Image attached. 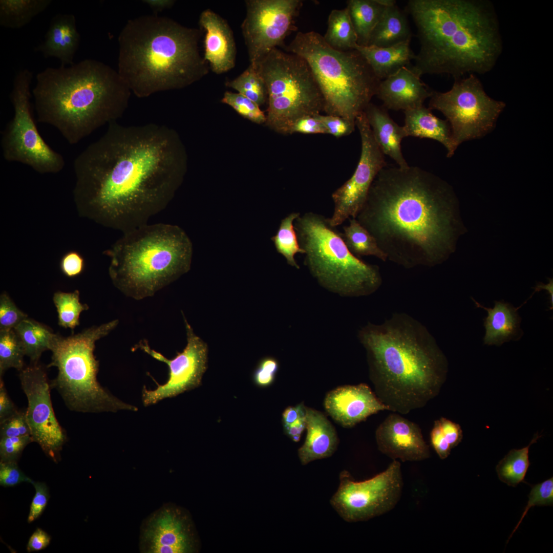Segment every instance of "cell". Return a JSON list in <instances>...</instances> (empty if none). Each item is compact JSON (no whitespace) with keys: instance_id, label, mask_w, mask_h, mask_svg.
<instances>
[{"instance_id":"ffe728a7","label":"cell","mask_w":553,"mask_h":553,"mask_svg":"<svg viewBox=\"0 0 553 553\" xmlns=\"http://www.w3.org/2000/svg\"><path fill=\"white\" fill-rule=\"evenodd\" d=\"M375 439L378 450L392 460L419 461L430 457L419 426L397 413L389 414L378 426Z\"/></svg>"},{"instance_id":"9f6ffc18","label":"cell","mask_w":553,"mask_h":553,"mask_svg":"<svg viewBox=\"0 0 553 553\" xmlns=\"http://www.w3.org/2000/svg\"><path fill=\"white\" fill-rule=\"evenodd\" d=\"M306 416V406L301 403L295 406H290L285 409L282 414L284 427L288 426L297 420Z\"/></svg>"},{"instance_id":"74e56055","label":"cell","mask_w":553,"mask_h":553,"mask_svg":"<svg viewBox=\"0 0 553 553\" xmlns=\"http://www.w3.org/2000/svg\"><path fill=\"white\" fill-rule=\"evenodd\" d=\"M430 437L432 446L439 457L444 459L461 442L463 432L459 424L442 417L434 421Z\"/></svg>"},{"instance_id":"f907efd6","label":"cell","mask_w":553,"mask_h":553,"mask_svg":"<svg viewBox=\"0 0 553 553\" xmlns=\"http://www.w3.org/2000/svg\"><path fill=\"white\" fill-rule=\"evenodd\" d=\"M31 484L34 487L35 494L30 505L28 523L32 522L41 515L50 498L49 489L45 483L33 481Z\"/></svg>"},{"instance_id":"ab89813d","label":"cell","mask_w":553,"mask_h":553,"mask_svg":"<svg viewBox=\"0 0 553 553\" xmlns=\"http://www.w3.org/2000/svg\"><path fill=\"white\" fill-rule=\"evenodd\" d=\"M226 85L238 92L259 106L267 99L265 82L257 68L249 65L238 77L226 83Z\"/></svg>"},{"instance_id":"83f0119b","label":"cell","mask_w":553,"mask_h":553,"mask_svg":"<svg viewBox=\"0 0 553 553\" xmlns=\"http://www.w3.org/2000/svg\"><path fill=\"white\" fill-rule=\"evenodd\" d=\"M477 307H480L487 312L484 319L485 334L483 338L484 344L500 346L511 340L519 339L523 332L520 329L521 318L517 310L509 303L503 301L495 302L494 308L485 307L475 301Z\"/></svg>"},{"instance_id":"5bb4252c","label":"cell","mask_w":553,"mask_h":553,"mask_svg":"<svg viewBox=\"0 0 553 553\" xmlns=\"http://www.w3.org/2000/svg\"><path fill=\"white\" fill-rule=\"evenodd\" d=\"M338 487L330 503L348 522L365 521L386 514L399 501L403 480L401 464L393 460L383 472L364 481L354 480L350 473L339 474Z\"/></svg>"},{"instance_id":"44dd1931","label":"cell","mask_w":553,"mask_h":553,"mask_svg":"<svg viewBox=\"0 0 553 553\" xmlns=\"http://www.w3.org/2000/svg\"><path fill=\"white\" fill-rule=\"evenodd\" d=\"M327 413L345 428H352L380 411H389L366 384L338 387L326 395Z\"/></svg>"},{"instance_id":"d4e9b609","label":"cell","mask_w":553,"mask_h":553,"mask_svg":"<svg viewBox=\"0 0 553 553\" xmlns=\"http://www.w3.org/2000/svg\"><path fill=\"white\" fill-rule=\"evenodd\" d=\"M306 438L298 450L299 458L303 465L331 456L338 444L334 427L322 412L306 407Z\"/></svg>"},{"instance_id":"ee69618b","label":"cell","mask_w":553,"mask_h":553,"mask_svg":"<svg viewBox=\"0 0 553 553\" xmlns=\"http://www.w3.org/2000/svg\"><path fill=\"white\" fill-rule=\"evenodd\" d=\"M28 317L4 292L0 295V330L14 329Z\"/></svg>"},{"instance_id":"11a10c76","label":"cell","mask_w":553,"mask_h":553,"mask_svg":"<svg viewBox=\"0 0 553 553\" xmlns=\"http://www.w3.org/2000/svg\"><path fill=\"white\" fill-rule=\"evenodd\" d=\"M18 410L8 396L4 382L0 378V422L15 414Z\"/></svg>"},{"instance_id":"e0dca14e","label":"cell","mask_w":553,"mask_h":553,"mask_svg":"<svg viewBox=\"0 0 553 553\" xmlns=\"http://www.w3.org/2000/svg\"><path fill=\"white\" fill-rule=\"evenodd\" d=\"M19 378L28 400L26 416L33 442L37 443L46 455L56 462L59 460L66 435L54 412L51 382L38 364L23 368Z\"/></svg>"},{"instance_id":"3957f363","label":"cell","mask_w":553,"mask_h":553,"mask_svg":"<svg viewBox=\"0 0 553 553\" xmlns=\"http://www.w3.org/2000/svg\"><path fill=\"white\" fill-rule=\"evenodd\" d=\"M375 393L389 411L405 415L439 394L448 371L443 353L427 328L405 313L358 332Z\"/></svg>"},{"instance_id":"681fc988","label":"cell","mask_w":553,"mask_h":553,"mask_svg":"<svg viewBox=\"0 0 553 553\" xmlns=\"http://www.w3.org/2000/svg\"><path fill=\"white\" fill-rule=\"evenodd\" d=\"M279 368V364L275 358L272 357L263 358L254 372L255 383L260 387L269 386L274 382Z\"/></svg>"},{"instance_id":"4316f807","label":"cell","mask_w":553,"mask_h":553,"mask_svg":"<svg viewBox=\"0 0 553 553\" xmlns=\"http://www.w3.org/2000/svg\"><path fill=\"white\" fill-rule=\"evenodd\" d=\"M403 126L407 137L429 138L443 144L447 150V157H451L456 150L450 125L446 120L435 116L423 105L404 111Z\"/></svg>"},{"instance_id":"b9f144b4","label":"cell","mask_w":553,"mask_h":553,"mask_svg":"<svg viewBox=\"0 0 553 553\" xmlns=\"http://www.w3.org/2000/svg\"><path fill=\"white\" fill-rule=\"evenodd\" d=\"M221 102L229 105L241 116L253 122L261 124L266 121V116L260 106L239 93L225 92Z\"/></svg>"},{"instance_id":"4fadbf2b","label":"cell","mask_w":553,"mask_h":553,"mask_svg":"<svg viewBox=\"0 0 553 553\" xmlns=\"http://www.w3.org/2000/svg\"><path fill=\"white\" fill-rule=\"evenodd\" d=\"M429 109L441 112L449 122L456 148L494 130L505 103L491 98L474 74L455 79L447 92L433 91Z\"/></svg>"},{"instance_id":"db71d44e","label":"cell","mask_w":553,"mask_h":553,"mask_svg":"<svg viewBox=\"0 0 553 553\" xmlns=\"http://www.w3.org/2000/svg\"><path fill=\"white\" fill-rule=\"evenodd\" d=\"M51 537L40 528H37L30 537L27 545L28 552L37 551L44 549L50 543Z\"/></svg>"},{"instance_id":"7402d4cb","label":"cell","mask_w":553,"mask_h":553,"mask_svg":"<svg viewBox=\"0 0 553 553\" xmlns=\"http://www.w3.org/2000/svg\"><path fill=\"white\" fill-rule=\"evenodd\" d=\"M199 24L205 31L204 58L216 74L234 68L237 54L233 32L227 22L210 9L200 14Z\"/></svg>"},{"instance_id":"f1b7e54d","label":"cell","mask_w":553,"mask_h":553,"mask_svg":"<svg viewBox=\"0 0 553 553\" xmlns=\"http://www.w3.org/2000/svg\"><path fill=\"white\" fill-rule=\"evenodd\" d=\"M411 40H407L386 47L359 46L358 51L380 80L394 74L403 67H410L415 58L410 47Z\"/></svg>"},{"instance_id":"bcb514c9","label":"cell","mask_w":553,"mask_h":553,"mask_svg":"<svg viewBox=\"0 0 553 553\" xmlns=\"http://www.w3.org/2000/svg\"><path fill=\"white\" fill-rule=\"evenodd\" d=\"M1 437H22L30 435L26 411H18L15 414L0 422Z\"/></svg>"},{"instance_id":"4dcf8cb0","label":"cell","mask_w":553,"mask_h":553,"mask_svg":"<svg viewBox=\"0 0 553 553\" xmlns=\"http://www.w3.org/2000/svg\"><path fill=\"white\" fill-rule=\"evenodd\" d=\"M347 4L357 36V45L368 46L371 35L386 7L377 0H349Z\"/></svg>"},{"instance_id":"d590c367","label":"cell","mask_w":553,"mask_h":553,"mask_svg":"<svg viewBox=\"0 0 553 553\" xmlns=\"http://www.w3.org/2000/svg\"><path fill=\"white\" fill-rule=\"evenodd\" d=\"M541 437L536 433L529 444L520 449H512L502 459L496 470L499 479L509 486H516L524 481L530 465L529 450L530 445L537 442Z\"/></svg>"},{"instance_id":"f546056e","label":"cell","mask_w":553,"mask_h":553,"mask_svg":"<svg viewBox=\"0 0 553 553\" xmlns=\"http://www.w3.org/2000/svg\"><path fill=\"white\" fill-rule=\"evenodd\" d=\"M407 14L396 4L385 7L368 46L386 47L411 40L412 34Z\"/></svg>"},{"instance_id":"484cf974","label":"cell","mask_w":553,"mask_h":553,"mask_svg":"<svg viewBox=\"0 0 553 553\" xmlns=\"http://www.w3.org/2000/svg\"><path fill=\"white\" fill-rule=\"evenodd\" d=\"M364 112L374 138L383 154L394 160L398 167H409L401 149V141L407 137L403 126L398 125L384 107L370 102Z\"/></svg>"},{"instance_id":"277c9868","label":"cell","mask_w":553,"mask_h":553,"mask_svg":"<svg viewBox=\"0 0 553 553\" xmlns=\"http://www.w3.org/2000/svg\"><path fill=\"white\" fill-rule=\"evenodd\" d=\"M405 11L417 29L420 49L411 68L420 77L485 74L502 53L499 22L488 1L409 0Z\"/></svg>"},{"instance_id":"6f0895ef","label":"cell","mask_w":553,"mask_h":553,"mask_svg":"<svg viewBox=\"0 0 553 553\" xmlns=\"http://www.w3.org/2000/svg\"><path fill=\"white\" fill-rule=\"evenodd\" d=\"M306 416L290 425L284 427L286 435L294 442L300 440L303 432L306 429Z\"/></svg>"},{"instance_id":"7c38bea8","label":"cell","mask_w":553,"mask_h":553,"mask_svg":"<svg viewBox=\"0 0 553 553\" xmlns=\"http://www.w3.org/2000/svg\"><path fill=\"white\" fill-rule=\"evenodd\" d=\"M33 78L28 69L15 74L10 100L14 115L2 134L3 156L8 162L21 163L40 174H55L64 168L63 156L44 140L37 128L30 103Z\"/></svg>"},{"instance_id":"91938a15","label":"cell","mask_w":553,"mask_h":553,"mask_svg":"<svg viewBox=\"0 0 553 553\" xmlns=\"http://www.w3.org/2000/svg\"><path fill=\"white\" fill-rule=\"evenodd\" d=\"M549 283L548 284H547V285H545V284H543L542 283H537V285L536 287H535L534 292H535L536 291H540V290H541L542 289H544L547 290L548 291V292H549V293L550 294V300H551V303L552 304V299H553V295H553V293H552L553 281H552V279H549Z\"/></svg>"},{"instance_id":"7dc6e473","label":"cell","mask_w":553,"mask_h":553,"mask_svg":"<svg viewBox=\"0 0 553 553\" xmlns=\"http://www.w3.org/2000/svg\"><path fill=\"white\" fill-rule=\"evenodd\" d=\"M33 481L19 468L16 461L0 460V485L4 487L15 486L22 482Z\"/></svg>"},{"instance_id":"8992f818","label":"cell","mask_w":553,"mask_h":553,"mask_svg":"<svg viewBox=\"0 0 553 553\" xmlns=\"http://www.w3.org/2000/svg\"><path fill=\"white\" fill-rule=\"evenodd\" d=\"M201 35L157 14L130 19L118 37L117 72L138 97L185 88L208 73L199 50Z\"/></svg>"},{"instance_id":"52a82bcc","label":"cell","mask_w":553,"mask_h":553,"mask_svg":"<svg viewBox=\"0 0 553 553\" xmlns=\"http://www.w3.org/2000/svg\"><path fill=\"white\" fill-rule=\"evenodd\" d=\"M114 285L135 299L150 296L190 269L193 245L175 225L145 224L123 233L104 252Z\"/></svg>"},{"instance_id":"30bf717a","label":"cell","mask_w":553,"mask_h":553,"mask_svg":"<svg viewBox=\"0 0 553 553\" xmlns=\"http://www.w3.org/2000/svg\"><path fill=\"white\" fill-rule=\"evenodd\" d=\"M117 324L116 320L67 337L56 335L50 349L52 355L48 367H56L58 374L51 386L57 390L70 410L83 413L137 410L110 393L97 379L99 364L94 354L95 343Z\"/></svg>"},{"instance_id":"7bdbcfd3","label":"cell","mask_w":553,"mask_h":553,"mask_svg":"<svg viewBox=\"0 0 553 553\" xmlns=\"http://www.w3.org/2000/svg\"><path fill=\"white\" fill-rule=\"evenodd\" d=\"M553 504V477L531 486L528 496V501L520 519L511 534L508 540L520 525L528 510L536 505H552Z\"/></svg>"},{"instance_id":"9c48e42d","label":"cell","mask_w":553,"mask_h":553,"mask_svg":"<svg viewBox=\"0 0 553 553\" xmlns=\"http://www.w3.org/2000/svg\"><path fill=\"white\" fill-rule=\"evenodd\" d=\"M304 263L323 288L343 296H366L382 284L378 266L354 256L329 218L312 211L301 214L294 222Z\"/></svg>"},{"instance_id":"cb8c5ba5","label":"cell","mask_w":553,"mask_h":553,"mask_svg":"<svg viewBox=\"0 0 553 553\" xmlns=\"http://www.w3.org/2000/svg\"><path fill=\"white\" fill-rule=\"evenodd\" d=\"M80 41L74 15L59 13L52 17L44 41L34 48V51L41 53L45 58H56L60 66H69L74 63Z\"/></svg>"},{"instance_id":"7a4b0ae2","label":"cell","mask_w":553,"mask_h":553,"mask_svg":"<svg viewBox=\"0 0 553 553\" xmlns=\"http://www.w3.org/2000/svg\"><path fill=\"white\" fill-rule=\"evenodd\" d=\"M356 219L387 260L407 269L441 264L467 231L453 187L416 166L381 169Z\"/></svg>"},{"instance_id":"60d3db41","label":"cell","mask_w":553,"mask_h":553,"mask_svg":"<svg viewBox=\"0 0 553 553\" xmlns=\"http://www.w3.org/2000/svg\"><path fill=\"white\" fill-rule=\"evenodd\" d=\"M26 355L22 343L13 329L0 330V376L10 368L21 371Z\"/></svg>"},{"instance_id":"8d00e7d4","label":"cell","mask_w":553,"mask_h":553,"mask_svg":"<svg viewBox=\"0 0 553 553\" xmlns=\"http://www.w3.org/2000/svg\"><path fill=\"white\" fill-rule=\"evenodd\" d=\"M300 215V212H292L283 219L276 234L271 238L277 252L284 257L288 264L297 269L300 267L295 256L305 252L300 247L294 227V222Z\"/></svg>"},{"instance_id":"f35d334b","label":"cell","mask_w":553,"mask_h":553,"mask_svg":"<svg viewBox=\"0 0 553 553\" xmlns=\"http://www.w3.org/2000/svg\"><path fill=\"white\" fill-rule=\"evenodd\" d=\"M53 300L58 314V325L65 328L74 329L79 325L80 313L88 309L89 306L79 301V292L57 291Z\"/></svg>"},{"instance_id":"836d02e7","label":"cell","mask_w":553,"mask_h":553,"mask_svg":"<svg viewBox=\"0 0 553 553\" xmlns=\"http://www.w3.org/2000/svg\"><path fill=\"white\" fill-rule=\"evenodd\" d=\"M323 37L335 49L347 51L355 49L357 36L347 7L331 11L328 16L327 29Z\"/></svg>"},{"instance_id":"816d5d0a","label":"cell","mask_w":553,"mask_h":553,"mask_svg":"<svg viewBox=\"0 0 553 553\" xmlns=\"http://www.w3.org/2000/svg\"><path fill=\"white\" fill-rule=\"evenodd\" d=\"M60 268L62 273L68 278L80 275L84 268V260L81 255L76 251L66 253L60 262Z\"/></svg>"},{"instance_id":"d6986e66","label":"cell","mask_w":553,"mask_h":553,"mask_svg":"<svg viewBox=\"0 0 553 553\" xmlns=\"http://www.w3.org/2000/svg\"><path fill=\"white\" fill-rule=\"evenodd\" d=\"M188 518L171 503H164L145 518L140 526L141 553H188L194 542Z\"/></svg>"},{"instance_id":"d6a6232c","label":"cell","mask_w":553,"mask_h":553,"mask_svg":"<svg viewBox=\"0 0 553 553\" xmlns=\"http://www.w3.org/2000/svg\"><path fill=\"white\" fill-rule=\"evenodd\" d=\"M51 0H1L0 25L11 29L21 28L44 12Z\"/></svg>"},{"instance_id":"5b68a950","label":"cell","mask_w":553,"mask_h":553,"mask_svg":"<svg viewBox=\"0 0 553 553\" xmlns=\"http://www.w3.org/2000/svg\"><path fill=\"white\" fill-rule=\"evenodd\" d=\"M36 80L32 93L37 121L54 126L72 145L120 118L131 93L117 71L92 59L48 67Z\"/></svg>"},{"instance_id":"c3c4849f","label":"cell","mask_w":553,"mask_h":553,"mask_svg":"<svg viewBox=\"0 0 553 553\" xmlns=\"http://www.w3.org/2000/svg\"><path fill=\"white\" fill-rule=\"evenodd\" d=\"M315 116L324 126L327 134L336 138L348 135L355 130V125L341 117L321 114Z\"/></svg>"},{"instance_id":"ac0fdd59","label":"cell","mask_w":553,"mask_h":553,"mask_svg":"<svg viewBox=\"0 0 553 553\" xmlns=\"http://www.w3.org/2000/svg\"><path fill=\"white\" fill-rule=\"evenodd\" d=\"M184 321L187 345L183 351L178 353L174 358H166L160 353L152 349L145 341L139 344L140 348L157 360L166 364L169 368L168 378L165 384L158 385L153 390L144 387L142 400L144 406L176 396L200 385L207 368V345L194 333L185 318Z\"/></svg>"},{"instance_id":"6da1fadb","label":"cell","mask_w":553,"mask_h":553,"mask_svg":"<svg viewBox=\"0 0 553 553\" xmlns=\"http://www.w3.org/2000/svg\"><path fill=\"white\" fill-rule=\"evenodd\" d=\"M73 168L79 215L124 233L167 206L182 182L186 155L167 126L114 121L76 157Z\"/></svg>"},{"instance_id":"e575fe53","label":"cell","mask_w":553,"mask_h":553,"mask_svg":"<svg viewBox=\"0 0 553 553\" xmlns=\"http://www.w3.org/2000/svg\"><path fill=\"white\" fill-rule=\"evenodd\" d=\"M348 225L343 227L342 238L349 251L355 257L374 256L385 262L386 254L380 248L373 236L356 218H349Z\"/></svg>"},{"instance_id":"f5cc1de1","label":"cell","mask_w":553,"mask_h":553,"mask_svg":"<svg viewBox=\"0 0 553 553\" xmlns=\"http://www.w3.org/2000/svg\"><path fill=\"white\" fill-rule=\"evenodd\" d=\"M295 133L304 134H327L324 126L315 115L305 116L298 120L294 124L291 130V134Z\"/></svg>"},{"instance_id":"2e32d148","label":"cell","mask_w":553,"mask_h":553,"mask_svg":"<svg viewBox=\"0 0 553 553\" xmlns=\"http://www.w3.org/2000/svg\"><path fill=\"white\" fill-rule=\"evenodd\" d=\"M361 139V153L352 176L332 194L333 212L329 218L336 227L349 218H356L367 199L371 185L379 171L386 166L385 155L373 135L365 112L356 118Z\"/></svg>"},{"instance_id":"680465c9","label":"cell","mask_w":553,"mask_h":553,"mask_svg":"<svg viewBox=\"0 0 553 553\" xmlns=\"http://www.w3.org/2000/svg\"><path fill=\"white\" fill-rule=\"evenodd\" d=\"M154 10L159 11L164 9L171 7L174 3L170 0H147L144 1Z\"/></svg>"},{"instance_id":"8fae6325","label":"cell","mask_w":553,"mask_h":553,"mask_svg":"<svg viewBox=\"0 0 553 553\" xmlns=\"http://www.w3.org/2000/svg\"><path fill=\"white\" fill-rule=\"evenodd\" d=\"M267 89L266 124L283 134H291L300 119L323 111V99L311 70L296 54L272 49L256 65Z\"/></svg>"},{"instance_id":"ba28073f","label":"cell","mask_w":553,"mask_h":553,"mask_svg":"<svg viewBox=\"0 0 553 553\" xmlns=\"http://www.w3.org/2000/svg\"><path fill=\"white\" fill-rule=\"evenodd\" d=\"M288 49L309 65L326 115L341 117L355 125L356 117L376 95L381 81L360 53L355 49H335L313 31L298 32Z\"/></svg>"},{"instance_id":"f6af8a7d","label":"cell","mask_w":553,"mask_h":553,"mask_svg":"<svg viewBox=\"0 0 553 553\" xmlns=\"http://www.w3.org/2000/svg\"><path fill=\"white\" fill-rule=\"evenodd\" d=\"M32 442L30 435L1 437V460L17 461L25 447Z\"/></svg>"},{"instance_id":"1f68e13d","label":"cell","mask_w":553,"mask_h":553,"mask_svg":"<svg viewBox=\"0 0 553 553\" xmlns=\"http://www.w3.org/2000/svg\"><path fill=\"white\" fill-rule=\"evenodd\" d=\"M19 338L26 355L32 364H38L43 352L50 350L56 334L46 326L28 317L14 329Z\"/></svg>"},{"instance_id":"603a6c76","label":"cell","mask_w":553,"mask_h":553,"mask_svg":"<svg viewBox=\"0 0 553 553\" xmlns=\"http://www.w3.org/2000/svg\"><path fill=\"white\" fill-rule=\"evenodd\" d=\"M411 66L381 80L375 96L387 110L405 111L414 109L423 105L431 97L433 91L421 81Z\"/></svg>"},{"instance_id":"9a60e30c","label":"cell","mask_w":553,"mask_h":553,"mask_svg":"<svg viewBox=\"0 0 553 553\" xmlns=\"http://www.w3.org/2000/svg\"><path fill=\"white\" fill-rule=\"evenodd\" d=\"M241 29L250 65L281 46L293 27L300 0H248Z\"/></svg>"}]
</instances>
